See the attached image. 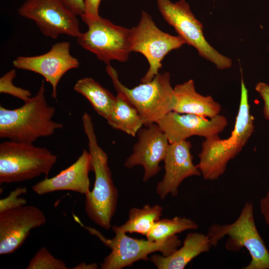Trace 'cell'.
I'll return each instance as SVG.
<instances>
[{"label":"cell","mask_w":269,"mask_h":269,"mask_svg":"<svg viewBox=\"0 0 269 269\" xmlns=\"http://www.w3.org/2000/svg\"><path fill=\"white\" fill-rule=\"evenodd\" d=\"M44 80L36 94L21 107L7 109L0 106V137L33 143L41 137L52 135L63 127L53 121L56 109L49 106L45 96Z\"/></svg>","instance_id":"cell-1"},{"label":"cell","mask_w":269,"mask_h":269,"mask_svg":"<svg viewBox=\"0 0 269 269\" xmlns=\"http://www.w3.org/2000/svg\"><path fill=\"white\" fill-rule=\"evenodd\" d=\"M82 122L95 174L93 189L85 195V210L93 222L108 230L116 211L118 192L113 183L107 154L98 143L91 116L84 113Z\"/></svg>","instance_id":"cell-2"},{"label":"cell","mask_w":269,"mask_h":269,"mask_svg":"<svg viewBox=\"0 0 269 269\" xmlns=\"http://www.w3.org/2000/svg\"><path fill=\"white\" fill-rule=\"evenodd\" d=\"M106 70L117 92L123 93L136 109L145 127L156 123L173 111L176 100L169 72L158 73L149 82L130 89L121 82L117 72L110 64L107 65Z\"/></svg>","instance_id":"cell-3"},{"label":"cell","mask_w":269,"mask_h":269,"mask_svg":"<svg viewBox=\"0 0 269 269\" xmlns=\"http://www.w3.org/2000/svg\"><path fill=\"white\" fill-rule=\"evenodd\" d=\"M207 235L212 247H215L227 236L226 250L236 252L245 248L251 260L244 269H269V251L257 230L251 202L245 204L234 222L223 225L214 223L209 227Z\"/></svg>","instance_id":"cell-4"},{"label":"cell","mask_w":269,"mask_h":269,"mask_svg":"<svg viewBox=\"0 0 269 269\" xmlns=\"http://www.w3.org/2000/svg\"><path fill=\"white\" fill-rule=\"evenodd\" d=\"M57 156L45 147L7 140L0 143V184L23 182L42 174L45 177Z\"/></svg>","instance_id":"cell-5"},{"label":"cell","mask_w":269,"mask_h":269,"mask_svg":"<svg viewBox=\"0 0 269 269\" xmlns=\"http://www.w3.org/2000/svg\"><path fill=\"white\" fill-rule=\"evenodd\" d=\"M77 222L111 250L110 254L100 264L102 269H122L137 261L148 260V255L155 252H160L162 256H168L181 246V242L177 235L162 241L152 242L147 239L130 237L126 233L114 229H112L115 236L111 239H107L96 229L84 226L79 219Z\"/></svg>","instance_id":"cell-6"},{"label":"cell","mask_w":269,"mask_h":269,"mask_svg":"<svg viewBox=\"0 0 269 269\" xmlns=\"http://www.w3.org/2000/svg\"><path fill=\"white\" fill-rule=\"evenodd\" d=\"M88 30L76 38L82 48L96 55L106 65L112 60L126 62L131 52L130 29L117 25L100 15L85 12L81 16Z\"/></svg>","instance_id":"cell-7"},{"label":"cell","mask_w":269,"mask_h":269,"mask_svg":"<svg viewBox=\"0 0 269 269\" xmlns=\"http://www.w3.org/2000/svg\"><path fill=\"white\" fill-rule=\"evenodd\" d=\"M157 7L165 20L175 30L185 43L193 46L199 54L220 70L230 68L231 58L219 53L206 40L202 24L194 16L185 0L173 2L157 0Z\"/></svg>","instance_id":"cell-8"},{"label":"cell","mask_w":269,"mask_h":269,"mask_svg":"<svg viewBox=\"0 0 269 269\" xmlns=\"http://www.w3.org/2000/svg\"><path fill=\"white\" fill-rule=\"evenodd\" d=\"M185 43L179 36L172 35L161 30L151 16L142 11L138 24L130 29L131 52L142 54L149 64L148 70L140 82L146 83L151 81L159 73L165 56Z\"/></svg>","instance_id":"cell-9"},{"label":"cell","mask_w":269,"mask_h":269,"mask_svg":"<svg viewBox=\"0 0 269 269\" xmlns=\"http://www.w3.org/2000/svg\"><path fill=\"white\" fill-rule=\"evenodd\" d=\"M17 12L52 39L63 34L77 38L81 33L77 15L60 0H26Z\"/></svg>","instance_id":"cell-10"},{"label":"cell","mask_w":269,"mask_h":269,"mask_svg":"<svg viewBox=\"0 0 269 269\" xmlns=\"http://www.w3.org/2000/svg\"><path fill=\"white\" fill-rule=\"evenodd\" d=\"M16 69L27 70L41 75L52 86L51 96L56 99L57 86L63 75L68 71L76 69L79 62L70 53V43L61 41L53 44L44 54L17 57L12 62Z\"/></svg>","instance_id":"cell-11"},{"label":"cell","mask_w":269,"mask_h":269,"mask_svg":"<svg viewBox=\"0 0 269 269\" xmlns=\"http://www.w3.org/2000/svg\"><path fill=\"white\" fill-rule=\"evenodd\" d=\"M43 212L33 205H23L0 213V255H8L19 248L31 230L44 225Z\"/></svg>","instance_id":"cell-12"},{"label":"cell","mask_w":269,"mask_h":269,"mask_svg":"<svg viewBox=\"0 0 269 269\" xmlns=\"http://www.w3.org/2000/svg\"><path fill=\"white\" fill-rule=\"evenodd\" d=\"M138 141L133 153L126 159L125 166L132 168L141 165L144 169L143 182L155 176L160 170L159 164L164 160L170 143L156 123L141 128L137 134Z\"/></svg>","instance_id":"cell-13"},{"label":"cell","mask_w":269,"mask_h":269,"mask_svg":"<svg viewBox=\"0 0 269 269\" xmlns=\"http://www.w3.org/2000/svg\"><path fill=\"white\" fill-rule=\"evenodd\" d=\"M228 123L227 119L220 114L208 119L193 114L171 111L156 124L171 143L187 140L194 135L206 138L219 134L224 130Z\"/></svg>","instance_id":"cell-14"},{"label":"cell","mask_w":269,"mask_h":269,"mask_svg":"<svg viewBox=\"0 0 269 269\" xmlns=\"http://www.w3.org/2000/svg\"><path fill=\"white\" fill-rule=\"evenodd\" d=\"M191 143L187 140L170 143L164 158V174L157 185L156 191L161 199L168 194L176 196L178 187L186 178L200 176L201 172L193 162Z\"/></svg>","instance_id":"cell-15"},{"label":"cell","mask_w":269,"mask_h":269,"mask_svg":"<svg viewBox=\"0 0 269 269\" xmlns=\"http://www.w3.org/2000/svg\"><path fill=\"white\" fill-rule=\"evenodd\" d=\"M92 170L91 156L83 150L77 160L55 176L34 184L32 189L39 195L58 191H71L85 195L90 191L89 173Z\"/></svg>","instance_id":"cell-16"},{"label":"cell","mask_w":269,"mask_h":269,"mask_svg":"<svg viewBox=\"0 0 269 269\" xmlns=\"http://www.w3.org/2000/svg\"><path fill=\"white\" fill-rule=\"evenodd\" d=\"M173 89L176 100L173 111L209 119L220 114V104L211 96H203L198 93L193 80L178 84Z\"/></svg>","instance_id":"cell-17"},{"label":"cell","mask_w":269,"mask_h":269,"mask_svg":"<svg viewBox=\"0 0 269 269\" xmlns=\"http://www.w3.org/2000/svg\"><path fill=\"white\" fill-rule=\"evenodd\" d=\"M212 247L207 235L189 233L183 245L168 256L153 255L149 260L158 269H183L193 259Z\"/></svg>","instance_id":"cell-18"},{"label":"cell","mask_w":269,"mask_h":269,"mask_svg":"<svg viewBox=\"0 0 269 269\" xmlns=\"http://www.w3.org/2000/svg\"><path fill=\"white\" fill-rule=\"evenodd\" d=\"M197 167L205 180H216L226 171L229 161L236 156L224 144L218 134L205 138L198 154Z\"/></svg>","instance_id":"cell-19"},{"label":"cell","mask_w":269,"mask_h":269,"mask_svg":"<svg viewBox=\"0 0 269 269\" xmlns=\"http://www.w3.org/2000/svg\"><path fill=\"white\" fill-rule=\"evenodd\" d=\"M254 129V117L250 111L248 90L242 77L239 108L234 127L229 137L223 139V142L237 156L247 143Z\"/></svg>","instance_id":"cell-20"},{"label":"cell","mask_w":269,"mask_h":269,"mask_svg":"<svg viewBox=\"0 0 269 269\" xmlns=\"http://www.w3.org/2000/svg\"><path fill=\"white\" fill-rule=\"evenodd\" d=\"M107 121L113 129L132 136H135L143 126L136 109L120 92H117L115 104Z\"/></svg>","instance_id":"cell-21"},{"label":"cell","mask_w":269,"mask_h":269,"mask_svg":"<svg viewBox=\"0 0 269 269\" xmlns=\"http://www.w3.org/2000/svg\"><path fill=\"white\" fill-rule=\"evenodd\" d=\"M73 89L89 101L98 115L106 120L108 119L115 104L116 96L89 77L78 80Z\"/></svg>","instance_id":"cell-22"},{"label":"cell","mask_w":269,"mask_h":269,"mask_svg":"<svg viewBox=\"0 0 269 269\" xmlns=\"http://www.w3.org/2000/svg\"><path fill=\"white\" fill-rule=\"evenodd\" d=\"M162 211V207L157 204H146L142 208H132L127 221L120 226H113L112 229L125 233H138L146 237L155 222L160 219Z\"/></svg>","instance_id":"cell-23"},{"label":"cell","mask_w":269,"mask_h":269,"mask_svg":"<svg viewBox=\"0 0 269 269\" xmlns=\"http://www.w3.org/2000/svg\"><path fill=\"white\" fill-rule=\"evenodd\" d=\"M198 228L195 222L185 217L176 216L171 219H160L155 222L146 237L150 241L157 242L186 230H195Z\"/></svg>","instance_id":"cell-24"},{"label":"cell","mask_w":269,"mask_h":269,"mask_svg":"<svg viewBox=\"0 0 269 269\" xmlns=\"http://www.w3.org/2000/svg\"><path fill=\"white\" fill-rule=\"evenodd\" d=\"M67 269L64 261L55 258L45 247L37 251L26 267V269Z\"/></svg>","instance_id":"cell-25"},{"label":"cell","mask_w":269,"mask_h":269,"mask_svg":"<svg viewBox=\"0 0 269 269\" xmlns=\"http://www.w3.org/2000/svg\"><path fill=\"white\" fill-rule=\"evenodd\" d=\"M16 76V71L11 69L3 74L0 78V93L16 97L25 102L31 97L30 91L15 86L13 80Z\"/></svg>","instance_id":"cell-26"},{"label":"cell","mask_w":269,"mask_h":269,"mask_svg":"<svg viewBox=\"0 0 269 269\" xmlns=\"http://www.w3.org/2000/svg\"><path fill=\"white\" fill-rule=\"evenodd\" d=\"M25 187L19 186L11 191L9 195L0 200V213L25 205L27 201L19 196L27 192Z\"/></svg>","instance_id":"cell-27"},{"label":"cell","mask_w":269,"mask_h":269,"mask_svg":"<svg viewBox=\"0 0 269 269\" xmlns=\"http://www.w3.org/2000/svg\"><path fill=\"white\" fill-rule=\"evenodd\" d=\"M255 90L264 101L263 113L265 118L269 121V85L264 82H259L255 86Z\"/></svg>","instance_id":"cell-28"},{"label":"cell","mask_w":269,"mask_h":269,"mask_svg":"<svg viewBox=\"0 0 269 269\" xmlns=\"http://www.w3.org/2000/svg\"><path fill=\"white\" fill-rule=\"evenodd\" d=\"M77 16L85 12L83 0H60Z\"/></svg>","instance_id":"cell-29"},{"label":"cell","mask_w":269,"mask_h":269,"mask_svg":"<svg viewBox=\"0 0 269 269\" xmlns=\"http://www.w3.org/2000/svg\"><path fill=\"white\" fill-rule=\"evenodd\" d=\"M261 213L269 230V189L260 201Z\"/></svg>","instance_id":"cell-30"},{"label":"cell","mask_w":269,"mask_h":269,"mask_svg":"<svg viewBox=\"0 0 269 269\" xmlns=\"http://www.w3.org/2000/svg\"><path fill=\"white\" fill-rule=\"evenodd\" d=\"M101 0H83L85 12L94 16H98Z\"/></svg>","instance_id":"cell-31"},{"label":"cell","mask_w":269,"mask_h":269,"mask_svg":"<svg viewBox=\"0 0 269 269\" xmlns=\"http://www.w3.org/2000/svg\"><path fill=\"white\" fill-rule=\"evenodd\" d=\"M98 268V266L96 263L87 264L85 263H81L73 268L74 269H96Z\"/></svg>","instance_id":"cell-32"}]
</instances>
